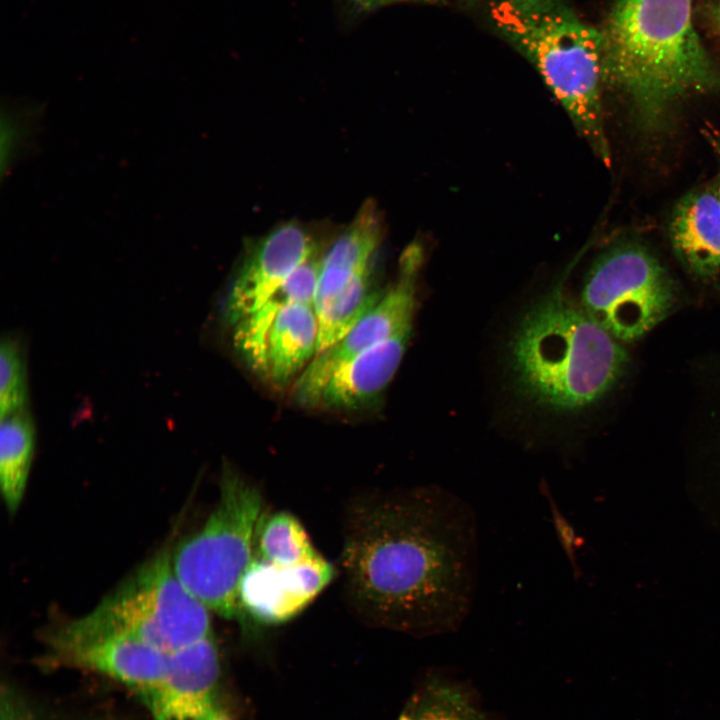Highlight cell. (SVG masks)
<instances>
[{
  "label": "cell",
  "mask_w": 720,
  "mask_h": 720,
  "mask_svg": "<svg viewBox=\"0 0 720 720\" xmlns=\"http://www.w3.org/2000/svg\"><path fill=\"white\" fill-rule=\"evenodd\" d=\"M341 538L344 599L360 621L416 637L463 624L478 563L463 499L433 485L363 490L344 504Z\"/></svg>",
  "instance_id": "obj_1"
},
{
  "label": "cell",
  "mask_w": 720,
  "mask_h": 720,
  "mask_svg": "<svg viewBox=\"0 0 720 720\" xmlns=\"http://www.w3.org/2000/svg\"><path fill=\"white\" fill-rule=\"evenodd\" d=\"M509 355L521 394L556 412H575L600 400L629 362L619 341L574 304L560 284L522 316Z\"/></svg>",
  "instance_id": "obj_3"
},
{
  "label": "cell",
  "mask_w": 720,
  "mask_h": 720,
  "mask_svg": "<svg viewBox=\"0 0 720 720\" xmlns=\"http://www.w3.org/2000/svg\"><path fill=\"white\" fill-rule=\"evenodd\" d=\"M336 574L322 555L289 566L255 557L239 583V606L244 617L258 624H285L307 608Z\"/></svg>",
  "instance_id": "obj_10"
},
{
  "label": "cell",
  "mask_w": 720,
  "mask_h": 720,
  "mask_svg": "<svg viewBox=\"0 0 720 720\" xmlns=\"http://www.w3.org/2000/svg\"><path fill=\"white\" fill-rule=\"evenodd\" d=\"M603 36V82L645 131L662 130L688 96L716 84L692 21V0H618Z\"/></svg>",
  "instance_id": "obj_2"
},
{
  "label": "cell",
  "mask_w": 720,
  "mask_h": 720,
  "mask_svg": "<svg viewBox=\"0 0 720 720\" xmlns=\"http://www.w3.org/2000/svg\"><path fill=\"white\" fill-rule=\"evenodd\" d=\"M77 620L90 628L132 636L164 652L213 635L210 610L176 576L169 546Z\"/></svg>",
  "instance_id": "obj_6"
},
{
  "label": "cell",
  "mask_w": 720,
  "mask_h": 720,
  "mask_svg": "<svg viewBox=\"0 0 720 720\" xmlns=\"http://www.w3.org/2000/svg\"><path fill=\"white\" fill-rule=\"evenodd\" d=\"M318 318L314 306L285 307L268 334L264 375L284 387L303 372L317 354Z\"/></svg>",
  "instance_id": "obj_18"
},
{
  "label": "cell",
  "mask_w": 720,
  "mask_h": 720,
  "mask_svg": "<svg viewBox=\"0 0 720 720\" xmlns=\"http://www.w3.org/2000/svg\"><path fill=\"white\" fill-rule=\"evenodd\" d=\"M715 369L713 381L710 380L708 387V400L702 405L701 424H707L710 431L720 437V365Z\"/></svg>",
  "instance_id": "obj_24"
},
{
  "label": "cell",
  "mask_w": 720,
  "mask_h": 720,
  "mask_svg": "<svg viewBox=\"0 0 720 720\" xmlns=\"http://www.w3.org/2000/svg\"><path fill=\"white\" fill-rule=\"evenodd\" d=\"M35 442V426L26 410L1 419L0 489L10 515L17 512L25 494Z\"/></svg>",
  "instance_id": "obj_19"
},
{
  "label": "cell",
  "mask_w": 720,
  "mask_h": 720,
  "mask_svg": "<svg viewBox=\"0 0 720 720\" xmlns=\"http://www.w3.org/2000/svg\"><path fill=\"white\" fill-rule=\"evenodd\" d=\"M263 508L261 489L225 463L214 510L200 530L172 550V566L182 585L225 619L244 618L238 587L255 558Z\"/></svg>",
  "instance_id": "obj_5"
},
{
  "label": "cell",
  "mask_w": 720,
  "mask_h": 720,
  "mask_svg": "<svg viewBox=\"0 0 720 720\" xmlns=\"http://www.w3.org/2000/svg\"><path fill=\"white\" fill-rule=\"evenodd\" d=\"M423 249L414 243L402 253L395 282L378 303L338 343L316 354L298 376L293 388L297 403L308 407L331 374L364 350L412 327L416 284L423 263Z\"/></svg>",
  "instance_id": "obj_9"
},
{
  "label": "cell",
  "mask_w": 720,
  "mask_h": 720,
  "mask_svg": "<svg viewBox=\"0 0 720 720\" xmlns=\"http://www.w3.org/2000/svg\"><path fill=\"white\" fill-rule=\"evenodd\" d=\"M719 19H720V3H719Z\"/></svg>",
  "instance_id": "obj_27"
},
{
  "label": "cell",
  "mask_w": 720,
  "mask_h": 720,
  "mask_svg": "<svg viewBox=\"0 0 720 720\" xmlns=\"http://www.w3.org/2000/svg\"><path fill=\"white\" fill-rule=\"evenodd\" d=\"M716 195H717V199H718V202H719V205H720V183H719L718 190L716 191Z\"/></svg>",
  "instance_id": "obj_26"
},
{
  "label": "cell",
  "mask_w": 720,
  "mask_h": 720,
  "mask_svg": "<svg viewBox=\"0 0 720 720\" xmlns=\"http://www.w3.org/2000/svg\"><path fill=\"white\" fill-rule=\"evenodd\" d=\"M320 263L321 259L312 254L290 274L272 296L234 325V346L246 363L257 372L265 371L267 338L279 313L295 303L314 306Z\"/></svg>",
  "instance_id": "obj_15"
},
{
  "label": "cell",
  "mask_w": 720,
  "mask_h": 720,
  "mask_svg": "<svg viewBox=\"0 0 720 720\" xmlns=\"http://www.w3.org/2000/svg\"><path fill=\"white\" fill-rule=\"evenodd\" d=\"M494 30L524 56L607 166L611 152L601 103L603 36L565 0H497Z\"/></svg>",
  "instance_id": "obj_4"
},
{
  "label": "cell",
  "mask_w": 720,
  "mask_h": 720,
  "mask_svg": "<svg viewBox=\"0 0 720 720\" xmlns=\"http://www.w3.org/2000/svg\"><path fill=\"white\" fill-rule=\"evenodd\" d=\"M1 720H42L32 703L10 683L2 686Z\"/></svg>",
  "instance_id": "obj_23"
},
{
  "label": "cell",
  "mask_w": 720,
  "mask_h": 720,
  "mask_svg": "<svg viewBox=\"0 0 720 720\" xmlns=\"http://www.w3.org/2000/svg\"><path fill=\"white\" fill-rule=\"evenodd\" d=\"M314 254L302 227L287 223L259 239L245 255L224 302V317L235 325L254 312Z\"/></svg>",
  "instance_id": "obj_12"
},
{
  "label": "cell",
  "mask_w": 720,
  "mask_h": 720,
  "mask_svg": "<svg viewBox=\"0 0 720 720\" xmlns=\"http://www.w3.org/2000/svg\"><path fill=\"white\" fill-rule=\"evenodd\" d=\"M673 248L687 268L701 277L720 271V205L716 191L699 189L676 205L670 222Z\"/></svg>",
  "instance_id": "obj_14"
},
{
  "label": "cell",
  "mask_w": 720,
  "mask_h": 720,
  "mask_svg": "<svg viewBox=\"0 0 720 720\" xmlns=\"http://www.w3.org/2000/svg\"><path fill=\"white\" fill-rule=\"evenodd\" d=\"M676 293L668 273L646 248L632 243L604 252L588 271L581 307L619 342L634 341L671 311Z\"/></svg>",
  "instance_id": "obj_7"
},
{
  "label": "cell",
  "mask_w": 720,
  "mask_h": 720,
  "mask_svg": "<svg viewBox=\"0 0 720 720\" xmlns=\"http://www.w3.org/2000/svg\"><path fill=\"white\" fill-rule=\"evenodd\" d=\"M360 11L370 12L378 8L402 2L435 3L442 0H350Z\"/></svg>",
  "instance_id": "obj_25"
},
{
  "label": "cell",
  "mask_w": 720,
  "mask_h": 720,
  "mask_svg": "<svg viewBox=\"0 0 720 720\" xmlns=\"http://www.w3.org/2000/svg\"><path fill=\"white\" fill-rule=\"evenodd\" d=\"M28 402L27 365L22 344L13 336L0 343V417L26 410Z\"/></svg>",
  "instance_id": "obj_22"
},
{
  "label": "cell",
  "mask_w": 720,
  "mask_h": 720,
  "mask_svg": "<svg viewBox=\"0 0 720 720\" xmlns=\"http://www.w3.org/2000/svg\"><path fill=\"white\" fill-rule=\"evenodd\" d=\"M221 658L214 634L170 652L151 720H234L221 695Z\"/></svg>",
  "instance_id": "obj_11"
},
{
  "label": "cell",
  "mask_w": 720,
  "mask_h": 720,
  "mask_svg": "<svg viewBox=\"0 0 720 720\" xmlns=\"http://www.w3.org/2000/svg\"><path fill=\"white\" fill-rule=\"evenodd\" d=\"M370 268L355 276L321 311L317 354L342 340L378 303L384 292L373 286Z\"/></svg>",
  "instance_id": "obj_20"
},
{
  "label": "cell",
  "mask_w": 720,
  "mask_h": 720,
  "mask_svg": "<svg viewBox=\"0 0 720 720\" xmlns=\"http://www.w3.org/2000/svg\"><path fill=\"white\" fill-rule=\"evenodd\" d=\"M397 720H508L486 709L471 682L442 668L416 684Z\"/></svg>",
  "instance_id": "obj_17"
},
{
  "label": "cell",
  "mask_w": 720,
  "mask_h": 720,
  "mask_svg": "<svg viewBox=\"0 0 720 720\" xmlns=\"http://www.w3.org/2000/svg\"><path fill=\"white\" fill-rule=\"evenodd\" d=\"M321 554L313 546L300 520L289 511L262 516L256 533L255 557L289 566L313 560Z\"/></svg>",
  "instance_id": "obj_21"
},
{
  "label": "cell",
  "mask_w": 720,
  "mask_h": 720,
  "mask_svg": "<svg viewBox=\"0 0 720 720\" xmlns=\"http://www.w3.org/2000/svg\"><path fill=\"white\" fill-rule=\"evenodd\" d=\"M380 240L376 208L364 204L351 224L321 258L316 313L321 311L355 276L368 270Z\"/></svg>",
  "instance_id": "obj_16"
},
{
  "label": "cell",
  "mask_w": 720,
  "mask_h": 720,
  "mask_svg": "<svg viewBox=\"0 0 720 720\" xmlns=\"http://www.w3.org/2000/svg\"><path fill=\"white\" fill-rule=\"evenodd\" d=\"M412 327L354 356L337 368L308 407L354 411L378 400L405 354Z\"/></svg>",
  "instance_id": "obj_13"
},
{
  "label": "cell",
  "mask_w": 720,
  "mask_h": 720,
  "mask_svg": "<svg viewBox=\"0 0 720 720\" xmlns=\"http://www.w3.org/2000/svg\"><path fill=\"white\" fill-rule=\"evenodd\" d=\"M49 665L86 670L132 691L147 708L165 678L169 653L132 636L94 629L77 619L46 633Z\"/></svg>",
  "instance_id": "obj_8"
}]
</instances>
